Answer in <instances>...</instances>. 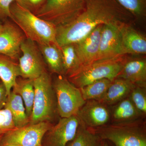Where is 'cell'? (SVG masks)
Instances as JSON below:
<instances>
[{
  "instance_id": "cell-1",
  "label": "cell",
  "mask_w": 146,
  "mask_h": 146,
  "mask_svg": "<svg viewBox=\"0 0 146 146\" xmlns=\"http://www.w3.org/2000/svg\"><path fill=\"white\" fill-rule=\"evenodd\" d=\"M132 15L116 0H84V7L72 21L56 27V40L61 47L76 44L100 25H121L135 22Z\"/></svg>"
},
{
  "instance_id": "cell-2",
  "label": "cell",
  "mask_w": 146,
  "mask_h": 146,
  "mask_svg": "<svg viewBox=\"0 0 146 146\" xmlns=\"http://www.w3.org/2000/svg\"><path fill=\"white\" fill-rule=\"evenodd\" d=\"M10 12V20L21 29L27 39L37 44L53 43L58 45L56 27L52 24L39 18L16 2L11 4Z\"/></svg>"
},
{
  "instance_id": "cell-3",
  "label": "cell",
  "mask_w": 146,
  "mask_h": 146,
  "mask_svg": "<svg viewBox=\"0 0 146 146\" xmlns=\"http://www.w3.org/2000/svg\"><path fill=\"white\" fill-rule=\"evenodd\" d=\"M35 96L29 123L50 122L57 108L55 94L51 78L48 72L33 80Z\"/></svg>"
},
{
  "instance_id": "cell-4",
  "label": "cell",
  "mask_w": 146,
  "mask_h": 146,
  "mask_svg": "<svg viewBox=\"0 0 146 146\" xmlns=\"http://www.w3.org/2000/svg\"><path fill=\"white\" fill-rule=\"evenodd\" d=\"M127 57V55H123L112 59L94 61L82 66L67 78L79 89L102 79L112 81L117 77Z\"/></svg>"
},
{
  "instance_id": "cell-5",
  "label": "cell",
  "mask_w": 146,
  "mask_h": 146,
  "mask_svg": "<svg viewBox=\"0 0 146 146\" xmlns=\"http://www.w3.org/2000/svg\"><path fill=\"white\" fill-rule=\"evenodd\" d=\"M141 127L136 121L118 123L98 127L96 133L115 146H146L145 134Z\"/></svg>"
},
{
  "instance_id": "cell-6",
  "label": "cell",
  "mask_w": 146,
  "mask_h": 146,
  "mask_svg": "<svg viewBox=\"0 0 146 146\" xmlns=\"http://www.w3.org/2000/svg\"><path fill=\"white\" fill-rule=\"evenodd\" d=\"M53 86L56 98L57 111L61 118L76 115L86 102L80 89L62 75H58Z\"/></svg>"
},
{
  "instance_id": "cell-7",
  "label": "cell",
  "mask_w": 146,
  "mask_h": 146,
  "mask_svg": "<svg viewBox=\"0 0 146 146\" xmlns=\"http://www.w3.org/2000/svg\"><path fill=\"white\" fill-rule=\"evenodd\" d=\"M84 7V0H47L36 15L56 27L72 21Z\"/></svg>"
},
{
  "instance_id": "cell-8",
  "label": "cell",
  "mask_w": 146,
  "mask_h": 146,
  "mask_svg": "<svg viewBox=\"0 0 146 146\" xmlns=\"http://www.w3.org/2000/svg\"><path fill=\"white\" fill-rule=\"evenodd\" d=\"M21 51L18 63L21 77L34 80L47 72L46 65L36 43L26 38L21 44Z\"/></svg>"
},
{
  "instance_id": "cell-9",
  "label": "cell",
  "mask_w": 146,
  "mask_h": 146,
  "mask_svg": "<svg viewBox=\"0 0 146 146\" xmlns=\"http://www.w3.org/2000/svg\"><path fill=\"white\" fill-rule=\"evenodd\" d=\"M52 127L49 122L29 123L16 128L4 134L0 145L10 144L18 146H42L45 134Z\"/></svg>"
},
{
  "instance_id": "cell-10",
  "label": "cell",
  "mask_w": 146,
  "mask_h": 146,
  "mask_svg": "<svg viewBox=\"0 0 146 146\" xmlns=\"http://www.w3.org/2000/svg\"><path fill=\"white\" fill-rule=\"evenodd\" d=\"M26 39L21 29L10 20L2 24L0 30V54L17 61L21 56V46Z\"/></svg>"
},
{
  "instance_id": "cell-11",
  "label": "cell",
  "mask_w": 146,
  "mask_h": 146,
  "mask_svg": "<svg viewBox=\"0 0 146 146\" xmlns=\"http://www.w3.org/2000/svg\"><path fill=\"white\" fill-rule=\"evenodd\" d=\"M80 123L76 115L61 118L46 132L45 146H67L75 137Z\"/></svg>"
},
{
  "instance_id": "cell-12",
  "label": "cell",
  "mask_w": 146,
  "mask_h": 146,
  "mask_svg": "<svg viewBox=\"0 0 146 146\" xmlns=\"http://www.w3.org/2000/svg\"><path fill=\"white\" fill-rule=\"evenodd\" d=\"M120 26L111 24L103 25L99 50L96 61L123 56L122 53Z\"/></svg>"
},
{
  "instance_id": "cell-13",
  "label": "cell",
  "mask_w": 146,
  "mask_h": 146,
  "mask_svg": "<svg viewBox=\"0 0 146 146\" xmlns=\"http://www.w3.org/2000/svg\"><path fill=\"white\" fill-rule=\"evenodd\" d=\"M80 121L88 128L101 127L110 119L109 110L103 104L96 100L86 101L76 114Z\"/></svg>"
},
{
  "instance_id": "cell-14",
  "label": "cell",
  "mask_w": 146,
  "mask_h": 146,
  "mask_svg": "<svg viewBox=\"0 0 146 146\" xmlns=\"http://www.w3.org/2000/svg\"><path fill=\"white\" fill-rule=\"evenodd\" d=\"M119 29L123 55L146 54V38L144 35L135 29L131 24H123Z\"/></svg>"
},
{
  "instance_id": "cell-15",
  "label": "cell",
  "mask_w": 146,
  "mask_h": 146,
  "mask_svg": "<svg viewBox=\"0 0 146 146\" xmlns=\"http://www.w3.org/2000/svg\"><path fill=\"white\" fill-rule=\"evenodd\" d=\"M103 25H101L97 27L79 42L74 44L82 67L96 60Z\"/></svg>"
},
{
  "instance_id": "cell-16",
  "label": "cell",
  "mask_w": 146,
  "mask_h": 146,
  "mask_svg": "<svg viewBox=\"0 0 146 146\" xmlns=\"http://www.w3.org/2000/svg\"><path fill=\"white\" fill-rule=\"evenodd\" d=\"M117 78L126 80L136 86L146 88L145 58L127 56Z\"/></svg>"
},
{
  "instance_id": "cell-17",
  "label": "cell",
  "mask_w": 146,
  "mask_h": 146,
  "mask_svg": "<svg viewBox=\"0 0 146 146\" xmlns=\"http://www.w3.org/2000/svg\"><path fill=\"white\" fill-rule=\"evenodd\" d=\"M130 82L121 78L111 81L104 96L99 101L106 105H112L128 96L136 86Z\"/></svg>"
},
{
  "instance_id": "cell-18",
  "label": "cell",
  "mask_w": 146,
  "mask_h": 146,
  "mask_svg": "<svg viewBox=\"0 0 146 146\" xmlns=\"http://www.w3.org/2000/svg\"><path fill=\"white\" fill-rule=\"evenodd\" d=\"M46 66L51 72L64 76L60 47L53 43L37 44Z\"/></svg>"
},
{
  "instance_id": "cell-19",
  "label": "cell",
  "mask_w": 146,
  "mask_h": 146,
  "mask_svg": "<svg viewBox=\"0 0 146 146\" xmlns=\"http://www.w3.org/2000/svg\"><path fill=\"white\" fill-rule=\"evenodd\" d=\"M11 58L0 54V80L4 84L8 96L21 76L18 63Z\"/></svg>"
},
{
  "instance_id": "cell-20",
  "label": "cell",
  "mask_w": 146,
  "mask_h": 146,
  "mask_svg": "<svg viewBox=\"0 0 146 146\" xmlns=\"http://www.w3.org/2000/svg\"><path fill=\"white\" fill-rule=\"evenodd\" d=\"M5 108L10 111L16 128H20L29 123L24 102L21 96L11 91L7 97Z\"/></svg>"
},
{
  "instance_id": "cell-21",
  "label": "cell",
  "mask_w": 146,
  "mask_h": 146,
  "mask_svg": "<svg viewBox=\"0 0 146 146\" xmlns=\"http://www.w3.org/2000/svg\"><path fill=\"white\" fill-rule=\"evenodd\" d=\"M11 91L20 95L22 98L27 115L29 119L34 102L35 89L33 80L19 77L16 80V84Z\"/></svg>"
},
{
  "instance_id": "cell-22",
  "label": "cell",
  "mask_w": 146,
  "mask_h": 146,
  "mask_svg": "<svg viewBox=\"0 0 146 146\" xmlns=\"http://www.w3.org/2000/svg\"><path fill=\"white\" fill-rule=\"evenodd\" d=\"M142 115L133 104L129 96L119 102L112 112L113 119L118 123L136 121Z\"/></svg>"
},
{
  "instance_id": "cell-23",
  "label": "cell",
  "mask_w": 146,
  "mask_h": 146,
  "mask_svg": "<svg viewBox=\"0 0 146 146\" xmlns=\"http://www.w3.org/2000/svg\"><path fill=\"white\" fill-rule=\"evenodd\" d=\"M62 54L64 76L69 77L82 67V64L74 44H69L60 47Z\"/></svg>"
},
{
  "instance_id": "cell-24",
  "label": "cell",
  "mask_w": 146,
  "mask_h": 146,
  "mask_svg": "<svg viewBox=\"0 0 146 146\" xmlns=\"http://www.w3.org/2000/svg\"><path fill=\"white\" fill-rule=\"evenodd\" d=\"M108 79L104 78L91 82L80 88L84 100L100 101L107 91L111 82Z\"/></svg>"
},
{
  "instance_id": "cell-25",
  "label": "cell",
  "mask_w": 146,
  "mask_h": 146,
  "mask_svg": "<svg viewBox=\"0 0 146 146\" xmlns=\"http://www.w3.org/2000/svg\"><path fill=\"white\" fill-rule=\"evenodd\" d=\"M99 137L80 122L74 138L67 146H99Z\"/></svg>"
},
{
  "instance_id": "cell-26",
  "label": "cell",
  "mask_w": 146,
  "mask_h": 146,
  "mask_svg": "<svg viewBox=\"0 0 146 146\" xmlns=\"http://www.w3.org/2000/svg\"><path fill=\"white\" fill-rule=\"evenodd\" d=\"M135 20L145 21L146 17V0H116Z\"/></svg>"
},
{
  "instance_id": "cell-27",
  "label": "cell",
  "mask_w": 146,
  "mask_h": 146,
  "mask_svg": "<svg viewBox=\"0 0 146 146\" xmlns=\"http://www.w3.org/2000/svg\"><path fill=\"white\" fill-rule=\"evenodd\" d=\"M146 88L136 86L131 92L129 97L133 104L142 115L146 113Z\"/></svg>"
},
{
  "instance_id": "cell-28",
  "label": "cell",
  "mask_w": 146,
  "mask_h": 146,
  "mask_svg": "<svg viewBox=\"0 0 146 146\" xmlns=\"http://www.w3.org/2000/svg\"><path fill=\"white\" fill-rule=\"evenodd\" d=\"M16 128L12 115L8 109L0 110V135H3L11 130Z\"/></svg>"
},
{
  "instance_id": "cell-29",
  "label": "cell",
  "mask_w": 146,
  "mask_h": 146,
  "mask_svg": "<svg viewBox=\"0 0 146 146\" xmlns=\"http://www.w3.org/2000/svg\"><path fill=\"white\" fill-rule=\"evenodd\" d=\"M46 1L47 0H18L16 2L36 15L44 5Z\"/></svg>"
},
{
  "instance_id": "cell-30",
  "label": "cell",
  "mask_w": 146,
  "mask_h": 146,
  "mask_svg": "<svg viewBox=\"0 0 146 146\" xmlns=\"http://www.w3.org/2000/svg\"><path fill=\"white\" fill-rule=\"evenodd\" d=\"M18 0H0V22L2 23L10 19V6Z\"/></svg>"
},
{
  "instance_id": "cell-31",
  "label": "cell",
  "mask_w": 146,
  "mask_h": 146,
  "mask_svg": "<svg viewBox=\"0 0 146 146\" xmlns=\"http://www.w3.org/2000/svg\"><path fill=\"white\" fill-rule=\"evenodd\" d=\"M8 95L4 84L0 80V110L4 108Z\"/></svg>"
},
{
  "instance_id": "cell-32",
  "label": "cell",
  "mask_w": 146,
  "mask_h": 146,
  "mask_svg": "<svg viewBox=\"0 0 146 146\" xmlns=\"http://www.w3.org/2000/svg\"><path fill=\"white\" fill-rule=\"evenodd\" d=\"M99 146H108V144L105 141H102L100 143Z\"/></svg>"
},
{
  "instance_id": "cell-33",
  "label": "cell",
  "mask_w": 146,
  "mask_h": 146,
  "mask_svg": "<svg viewBox=\"0 0 146 146\" xmlns=\"http://www.w3.org/2000/svg\"><path fill=\"white\" fill-rule=\"evenodd\" d=\"M0 146H18L16 145H13V144H3V145H0Z\"/></svg>"
},
{
  "instance_id": "cell-34",
  "label": "cell",
  "mask_w": 146,
  "mask_h": 146,
  "mask_svg": "<svg viewBox=\"0 0 146 146\" xmlns=\"http://www.w3.org/2000/svg\"><path fill=\"white\" fill-rule=\"evenodd\" d=\"M3 135H0V143H1V141L2 138V136Z\"/></svg>"
},
{
  "instance_id": "cell-35",
  "label": "cell",
  "mask_w": 146,
  "mask_h": 146,
  "mask_svg": "<svg viewBox=\"0 0 146 146\" xmlns=\"http://www.w3.org/2000/svg\"><path fill=\"white\" fill-rule=\"evenodd\" d=\"M2 27V24H0V30H1V28Z\"/></svg>"
},
{
  "instance_id": "cell-36",
  "label": "cell",
  "mask_w": 146,
  "mask_h": 146,
  "mask_svg": "<svg viewBox=\"0 0 146 146\" xmlns=\"http://www.w3.org/2000/svg\"><path fill=\"white\" fill-rule=\"evenodd\" d=\"M0 24H2L1 23V22H0Z\"/></svg>"
}]
</instances>
